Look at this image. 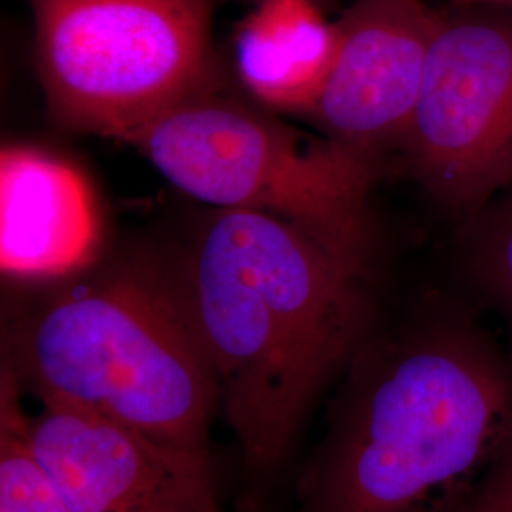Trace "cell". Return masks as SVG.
I'll return each mask as SVG.
<instances>
[{"instance_id": "15", "label": "cell", "mask_w": 512, "mask_h": 512, "mask_svg": "<svg viewBox=\"0 0 512 512\" xmlns=\"http://www.w3.org/2000/svg\"><path fill=\"white\" fill-rule=\"evenodd\" d=\"M317 2H321V0H317Z\"/></svg>"}, {"instance_id": "14", "label": "cell", "mask_w": 512, "mask_h": 512, "mask_svg": "<svg viewBox=\"0 0 512 512\" xmlns=\"http://www.w3.org/2000/svg\"><path fill=\"white\" fill-rule=\"evenodd\" d=\"M452 6H478V8H495L503 12H511L512 0H450Z\"/></svg>"}, {"instance_id": "9", "label": "cell", "mask_w": 512, "mask_h": 512, "mask_svg": "<svg viewBox=\"0 0 512 512\" xmlns=\"http://www.w3.org/2000/svg\"><path fill=\"white\" fill-rule=\"evenodd\" d=\"M103 217L88 177L37 147L0 154V268L18 281L86 274L103 247Z\"/></svg>"}, {"instance_id": "7", "label": "cell", "mask_w": 512, "mask_h": 512, "mask_svg": "<svg viewBox=\"0 0 512 512\" xmlns=\"http://www.w3.org/2000/svg\"><path fill=\"white\" fill-rule=\"evenodd\" d=\"M29 440L71 512H220L209 459L126 425L44 404Z\"/></svg>"}, {"instance_id": "2", "label": "cell", "mask_w": 512, "mask_h": 512, "mask_svg": "<svg viewBox=\"0 0 512 512\" xmlns=\"http://www.w3.org/2000/svg\"><path fill=\"white\" fill-rule=\"evenodd\" d=\"M511 446V355L439 304L357 349L294 512H448Z\"/></svg>"}, {"instance_id": "4", "label": "cell", "mask_w": 512, "mask_h": 512, "mask_svg": "<svg viewBox=\"0 0 512 512\" xmlns=\"http://www.w3.org/2000/svg\"><path fill=\"white\" fill-rule=\"evenodd\" d=\"M186 196L215 209L296 220L372 238L368 194L376 158L332 139H308L211 86L135 129L126 141Z\"/></svg>"}, {"instance_id": "1", "label": "cell", "mask_w": 512, "mask_h": 512, "mask_svg": "<svg viewBox=\"0 0 512 512\" xmlns=\"http://www.w3.org/2000/svg\"><path fill=\"white\" fill-rule=\"evenodd\" d=\"M179 277L220 408L247 467L268 475L289 456L311 404L366 340L372 238L215 209Z\"/></svg>"}, {"instance_id": "13", "label": "cell", "mask_w": 512, "mask_h": 512, "mask_svg": "<svg viewBox=\"0 0 512 512\" xmlns=\"http://www.w3.org/2000/svg\"><path fill=\"white\" fill-rule=\"evenodd\" d=\"M448 512H512V446L475 490Z\"/></svg>"}, {"instance_id": "6", "label": "cell", "mask_w": 512, "mask_h": 512, "mask_svg": "<svg viewBox=\"0 0 512 512\" xmlns=\"http://www.w3.org/2000/svg\"><path fill=\"white\" fill-rule=\"evenodd\" d=\"M401 150L425 190L461 220L512 183L511 12H440Z\"/></svg>"}, {"instance_id": "8", "label": "cell", "mask_w": 512, "mask_h": 512, "mask_svg": "<svg viewBox=\"0 0 512 512\" xmlns=\"http://www.w3.org/2000/svg\"><path fill=\"white\" fill-rule=\"evenodd\" d=\"M440 12L423 0H355L311 118L325 135L378 160L401 147L420 97Z\"/></svg>"}, {"instance_id": "10", "label": "cell", "mask_w": 512, "mask_h": 512, "mask_svg": "<svg viewBox=\"0 0 512 512\" xmlns=\"http://www.w3.org/2000/svg\"><path fill=\"white\" fill-rule=\"evenodd\" d=\"M338 52V25L317 0H258L238 27L239 80L262 105L311 114Z\"/></svg>"}, {"instance_id": "5", "label": "cell", "mask_w": 512, "mask_h": 512, "mask_svg": "<svg viewBox=\"0 0 512 512\" xmlns=\"http://www.w3.org/2000/svg\"><path fill=\"white\" fill-rule=\"evenodd\" d=\"M50 112L126 141L211 86V0H29Z\"/></svg>"}, {"instance_id": "12", "label": "cell", "mask_w": 512, "mask_h": 512, "mask_svg": "<svg viewBox=\"0 0 512 512\" xmlns=\"http://www.w3.org/2000/svg\"><path fill=\"white\" fill-rule=\"evenodd\" d=\"M18 376L2 368L0 401V512H71L52 476L38 461L29 420L19 403Z\"/></svg>"}, {"instance_id": "3", "label": "cell", "mask_w": 512, "mask_h": 512, "mask_svg": "<svg viewBox=\"0 0 512 512\" xmlns=\"http://www.w3.org/2000/svg\"><path fill=\"white\" fill-rule=\"evenodd\" d=\"M6 349L4 365L42 404L209 459L219 384L179 272L120 264L86 275L21 317Z\"/></svg>"}, {"instance_id": "11", "label": "cell", "mask_w": 512, "mask_h": 512, "mask_svg": "<svg viewBox=\"0 0 512 512\" xmlns=\"http://www.w3.org/2000/svg\"><path fill=\"white\" fill-rule=\"evenodd\" d=\"M463 274L512 359V183L463 220Z\"/></svg>"}]
</instances>
